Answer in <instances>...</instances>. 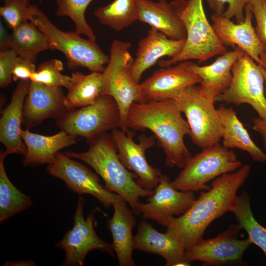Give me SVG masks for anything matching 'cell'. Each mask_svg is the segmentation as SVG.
I'll use <instances>...</instances> for the list:
<instances>
[{
  "instance_id": "cell-1",
  "label": "cell",
  "mask_w": 266,
  "mask_h": 266,
  "mask_svg": "<svg viewBox=\"0 0 266 266\" xmlns=\"http://www.w3.org/2000/svg\"><path fill=\"white\" fill-rule=\"evenodd\" d=\"M249 165L223 174L211 183V188L202 191L191 206L179 217L167 220L166 231L177 238L185 250L203 238L207 227L226 212H231L237 199V193L250 174Z\"/></svg>"
},
{
  "instance_id": "cell-2",
  "label": "cell",
  "mask_w": 266,
  "mask_h": 266,
  "mask_svg": "<svg viewBox=\"0 0 266 266\" xmlns=\"http://www.w3.org/2000/svg\"><path fill=\"white\" fill-rule=\"evenodd\" d=\"M126 123L128 130L152 132L166 154L167 167L182 168L192 157L184 140L190 128L174 99L133 102Z\"/></svg>"
},
{
  "instance_id": "cell-3",
  "label": "cell",
  "mask_w": 266,
  "mask_h": 266,
  "mask_svg": "<svg viewBox=\"0 0 266 266\" xmlns=\"http://www.w3.org/2000/svg\"><path fill=\"white\" fill-rule=\"evenodd\" d=\"M88 142L89 148L85 152L67 151L65 153L91 166L103 180L106 188L121 196L137 214L139 199L149 197L154 190L140 186L135 181V175L123 165L111 133L99 134Z\"/></svg>"
},
{
  "instance_id": "cell-4",
  "label": "cell",
  "mask_w": 266,
  "mask_h": 266,
  "mask_svg": "<svg viewBox=\"0 0 266 266\" xmlns=\"http://www.w3.org/2000/svg\"><path fill=\"white\" fill-rule=\"evenodd\" d=\"M169 3L183 22L187 37L181 52L172 58L159 61L160 67L191 60H198L200 63L228 51L207 19L202 0H173Z\"/></svg>"
},
{
  "instance_id": "cell-5",
  "label": "cell",
  "mask_w": 266,
  "mask_h": 266,
  "mask_svg": "<svg viewBox=\"0 0 266 266\" xmlns=\"http://www.w3.org/2000/svg\"><path fill=\"white\" fill-rule=\"evenodd\" d=\"M220 93L199 84L190 86L175 99L189 125L193 143L202 149L220 143L223 128L214 106Z\"/></svg>"
},
{
  "instance_id": "cell-6",
  "label": "cell",
  "mask_w": 266,
  "mask_h": 266,
  "mask_svg": "<svg viewBox=\"0 0 266 266\" xmlns=\"http://www.w3.org/2000/svg\"><path fill=\"white\" fill-rule=\"evenodd\" d=\"M33 23L47 36L50 50H57L64 54L68 69L74 70L84 67L91 72L103 71L109 57L96 41L82 38L75 32H64L59 29L36 5Z\"/></svg>"
},
{
  "instance_id": "cell-7",
  "label": "cell",
  "mask_w": 266,
  "mask_h": 266,
  "mask_svg": "<svg viewBox=\"0 0 266 266\" xmlns=\"http://www.w3.org/2000/svg\"><path fill=\"white\" fill-rule=\"evenodd\" d=\"M131 44L127 41L114 40L110 47L109 60L102 72V95L112 97L117 102L121 116L119 128L125 132L127 116L133 102H143L139 83L133 81L131 71L134 60L129 49Z\"/></svg>"
},
{
  "instance_id": "cell-8",
  "label": "cell",
  "mask_w": 266,
  "mask_h": 266,
  "mask_svg": "<svg viewBox=\"0 0 266 266\" xmlns=\"http://www.w3.org/2000/svg\"><path fill=\"white\" fill-rule=\"evenodd\" d=\"M242 166L233 151L219 143L192 156L171 184L182 191H206L211 188L208 182Z\"/></svg>"
},
{
  "instance_id": "cell-9",
  "label": "cell",
  "mask_w": 266,
  "mask_h": 266,
  "mask_svg": "<svg viewBox=\"0 0 266 266\" xmlns=\"http://www.w3.org/2000/svg\"><path fill=\"white\" fill-rule=\"evenodd\" d=\"M229 86L216 98V101L239 105L248 104L258 116L266 120V97L263 68L244 52L232 68Z\"/></svg>"
},
{
  "instance_id": "cell-10",
  "label": "cell",
  "mask_w": 266,
  "mask_h": 266,
  "mask_svg": "<svg viewBox=\"0 0 266 266\" xmlns=\"http://www.w3.org/2000/svg\"><path fill=\"white\" fill-rule=\"evenodd\" d=\"M120 113L115 100L101 95L95 102L78 109L68 111L56 120V125L67 133L86 139L119 128Z\"/></svg>"
},
{
  "instance_id": "cell-11",
  "label": "cell",
  "mask_w": 266,
  "mask_h": 266,
  "mask_svg": "<svg viewBox=\"0 0 266 266\" xmlns=\"http://www.w3.org/2000/svg\"><path fill=\"white\" fill-rule=\"evenodd\" d=\"M85 201L79 196L76 209L73 216V226L68 230L55 247L63 250L65 253L62 263L65 266H82L87 254L92 250H98L114 256L112 244L107 243L96 233V221L93 211L85 219L83 215Z\"/></svg>"
},
{
  "instance_id": "cell-12",
  "label": "cell",
  "mask_w": 266,
  "mask_h": 266,
  "mask_svg": "<svg viewBox=\"0 0 266 266\" xmlns=\"http://www.w3.org/2000/svg\"><path fill=\"white\" fill-rule=\"evenodd\" d=\"M46 170L51 176L64 181L72 192L80 195L90 194L107 209L123 199L103 186L99 177L86 166L72 160L65 153L59 152L54 162L48 164Z\"/></svg>"
},
{
  "instance_id": "cell-13",
  "label": "cell",
  "mask_w": 266,
  "mask_h": 266,
  "mask_svg": "<svg viewBox=\"0 0 266 266\" xmlns=\"http://www.w3.org/2000/svg\"><path fill=\"white\" fill-rule=\"evenodd\" d=\"M111 134L120 160L135 175L138 184L145 189L155 188L162 174L160 169L148 164L145 157L146 151L155 144L154 135L147 136L142 134L138 136L137 143L133 140L134 133L131 131L125 132L116 128L111 131Z\"/></svg>"
},
{
  "instance_id": "cell-14",
  "label": "cell",
  "mask_w": 266,
  "mask_h": 266,
  "mask_svg": "<svg viewBox=\"0 0 266 266\" xmlns=\"http://www.w3.org/2000/svg\"><path fill=\"white\" fill-rule=\"evenodd\" d=\"M241 229L238 224H233L212 238H202L185 250L186 260L189 263L201 261L204 266H220L242 261L243 255L252 242L249 237L238 238Z\"/></svg>"
},
{
  "instance_id": "cell-15",
  "label": "cell",
  "mask_w": 266,
  "mask_h": 266,
  "mask_svg": "<svg viewBox=\"0 0 266 266\" xmlns=\"http://www.w3.org/2000/svg\"><path fill=\"white\" fill-rule=\"evenodd\" d=\"M244 13L243 21L237 24L222 15L214 13L211 15V25L223 45L239 47L263 68L266 47L253 26L254 16L247 4Z\"/></svg>"
},
{
  "instance_id": "cell-16",
  "label": "cell",
  "mask_w": 266,
  "mask_h": 266,
  "mask_svg": "<svg viewBox=\"0 0 266 266\" xmlns=\"http://www.w3.org/2000/svg\"><path fill=\"white\" fill-rule=\"evenodd\" d=\"M196 199L194 192L175 189L169 178L162 174L148 202L139 203L137 214H141L145 219L153 220L166 227L168 218L184 214Z\"/></svg>"
},
{
  "instance_id": "cell-17",
  "label": "cell",
  "mask_w": 266,
  "mask_h": 266,
  "mask_svg": "<svg viewBox=\"0 0 266 266\" xmlns=\"http://www.w3.org/2000/svg\"><path fill=\"white\" fill-rule=\"evenodd\" d=\"M190 63L186 61L162 67L140 83L144 101L174 99L188 87L200 84L201 80L191 70Z\"/></svg>"
},
{
  "instance_id": "cell-18",
  "label": "cell",
  "mask_w": 266,
  "mask_h": 266,
  "mask_svg": "<svg viewBox=\"0 0 266 266\" xmlns=\"http://www.w3.org/2000/svg\"><path fill=\"white\" fill-rule=\"evenodd\" d=\"M68 111L62 87L48 86L31 81L23 108L22 124L26 129L47 119L57 120Z\"/></svg>"
},
{
  "instance_id": "cell-19",
  "label": "cell",
  "mask_w": 266,
  "mask_h": 266,
  "mask_svg": "<svg viewBox=\"0 0 266 266\" xmlns=\"http://www.w3.org/2000/svg\"><path fill=\"white\" fill-rule=\"evenodd\" d=\"M186 38L174 40L154 28L141 39L134 59L131 73L134 82L139 83L143 73L165 56L172 58L178 55L184 48Z\"/></svg>"
},
{
  "instance_id": "cell-20",
  "label": "cell",
  "mask_w": 266,
  "mask_h": 266,
  "mask_svg": "<svg viewBox=\"0 0 266 266\" xmlns=\"http://www.w3.org/2000/svg\"><path fill=\"white\" fill-rule=\"evenodd\" d=\"M30 83V79L19 81L0 119V141L5 147L2 151L6 156L13 154L24 155L27 152L21 135V126L23 105Z\"/></svg>"
},
{
  "instance_id": "cell-21",
  "label": "cell",
  "mask_w": 266,
  "mask_h": 266,
  "mask_svg": "<svg viewBox=\"0 0 266 266\" xmlns=\"http://www.w3.org/2000/svg\"><path fill=\"white\" fill-rule=\"evenodd\" d=\"M133 245L135 249L162 256L167 266H190L186 259V250L181 242L167 231L158 232L146 221L139 223Z\"/></svg>"
},
{
  "instance_id": "cell-22",
  "label": "cell",
  "mask_w": 266,
  "mask_h": 266,
  "mask_svg": "<svg viewBox=\"0 0 266 266\" xmlns=\"http://www.w3.org/2000/svg\"><path fill=\"white\" fill-rule=\"evenodd\" d=\"M21 135L27 147L22 161L23 166L26 167L50 164L59 151L77 141V136L62 130L54 135L46 136L26 129L21 130Z\"/></svg>"
},
{
  "instance_id": "cell-23",
  "label": "cell",
  "mask_w": 266,
  "mask_h": 266,
  "mask_svg": "<svg viewBox=\"0 0 266 266\" xmlns=\"http://www.w3.org/2000/svg\"><path fill=\"white\" fill-rule=\"evenodd\" d=\"M123 199L113 205V215L108 219L107 226L112 237V246L120 266H134L133 259L134 236L132 230L136 224L133 211L126 204Z\"/></svg>"
},
{
  "instance_id": "cell-24",
  "label": "cell",
  "mask_w": 266,
  "mask_h": 266,
  "mask_svg": "<svg viewBox=\"0 0 266 266\" xmlns=\"http://www.w3.org/2000/svg\"><path fill=\"white\" fill-rule=\"evenodd\" d=\"M137 20L147 24L161 32L169 38H186L184 25L167 0H138Z\"/></svg>"
},
{
  "instance_id": "cell-25",
  "label": "cell",
  "mask_w": 266,
  "mask_h": 266,
  "mask_svg": "<svg viewBox=\"0 0 266 266\" xmlns=\"http://www.w3.org/2000/svg\"><path fill=\"white\" fill-rule=\"evenodd\" d=\"M217 109L223 128L222 145L247 152L255 162H266V154L254 143L233 109L220 106Z\"/></svg>"
},
{
  "instance_id": "cell-26",
  "label": "cell",
  "mask_w": 266,
  "mask_h": 266,
  "mask_svg": "<svg viewBox=\"0 0 266 266\" xmlns=\"http://www.w3.org/2000/svg\"><path fill=\"white\" fill-rule=\"evenodd\" d=\"M244 52L238 47L220 55L212 64L199 66L191 61L190 68L201 80V85L213 89L220 94L230 84L232 68L237 59Z\"/></svg>"
},
{
  "instance_id": "cell-27",
  "label": "cell",
  "mask_w": 266,
  "mask_h": 266,
  "mask_svg": "<svg viewBox=\"0 0 266 266\" xmlns=\"http://www.w3.org/2000/svg\"><path fill=\"white\" fill-rule=\"evenodd\" d=\"M67 89L66 103L68 111L91 104L102 95V73L92 72L84 74L78 71L72 72Z\"/></svg>"
},
{
  "instance_id": "cell-28",
  "label": "cell",
  "mask_w": 266,
  "mask_h": 266,
  "mask_svg": "<svg viewBox=\"0 0 266 266\" xmlns=\"http://www.w3.org/2000/svg\"><path fill=\"white\" fill-rule=\"evenodd\" d=\"M11 49L18 56L34 62L39 53L50 50L46 35L33 22L28 21L13 30Z\"/></svg>"
},
{
  "instance_id": "cell-29",
  "label": "cell",
  "mask_w": 266,
  "mask_h": 266,
  "mask_svg": "<svg viewBox=\"0 0 266 266\" xmlns=\"http://www.w3.org/2000/svg\"><path fill=\"white\" fill-rule=\"evenodd\" d=\"M3 151L0 153V222L27 209L32 205L30 197L24 194L11 182L6 173Z\"/></svg>"
},
{
  "instance_id": "cell-30",
  "label": "cell",
  "mask_w": 266,
  "mask_h": 266,
  "mask_svg": "<svg viewBox=\"0 0 266 266\" xmlns=\"http://www.w3.org/2000/svg\"><path fill=\"white\" fill-rule=\"evenodd\" d=\"M138 0H114L97 8L94 15L102 25L120 31L137 20Z\"/></svg>"
},
{
  "instance_id": "cell-31",
  "label": "cell",
  "mask_w": 266,
  "mask_h": 266,
  "mask_svg": "<svg viewBox=\"0 0 266 266\" xmlns=\"http://www.w3.org/2000/svg\"><path fill=\"white\" fill-rule=\"evenodd\" d=\"M231 212L234 214L241 228L247 232L252 243L258 246L266 257V228L255 218L250 206V198L247 193L243 192L237 196Z\"/></svg>"
},
{
  "instance_id": "cell-32",
  "label": "cell",
  "mask_w": 266,
  "mask_h": 266,
  "mask_svg": "<svg viewBox=\"0 0 266 266\" xmlns=\"http://www.w3.org/2000/svg\"><path fill=\"white\" fill-rule=\"evenodd\" d=\"M57 6L56 14L60 17H68L74 23L75 32L86 35L88 39L96 41L95 33L87 23L85 17L86 10L94 0H54Z\"/></svg>"
},
{
  "instance_id": "cell-33",
  "label": "cell",
  "mask_w": 266,
  "mask_h": 266,
  "mask_svg": "<svg viewBox=\"0 0 266 266\" xmlns=\"http://www.w3.org/2000/svg\"><path fill=\"white\" fill-rule=\"evenodd\" d=\"M3 2L0 15L12 30L24 23L33 22L34 5L30 0H3Z\"/></svg>"
},
{
  "instance_id": "cell-34",
  "label": "cell",
  "mask_w": 266,
  "mask_h": 266,
  "mask_svg": "<svg viewBox=\"0 0 266 266\" xmlns=\"http://www.w3.org/2000/svg\"><path fill=\"white\" fill-rule=\"evenodd\" d=\"M63 64L59 60L52 59L42 63L32 75L31 81L38 82L48 86H60L67 88L70 77L61 73Z\"/></svg>"
},
{
  "instance_id": "cell-35",
  "label": "cell",
  "mask_w": 266,
  "mask_h": 266,
  "mask_svg": "<svg viewBox=\"0 0 266 266\" xmlns=\"http://www.w3.org/2000/svg\"><path fill=\"white\" fill-rule=\"evenodd\" d=\"M215 13L229 19L235 17L237 23L244 19V11L248 0H205Z\"/></svg>"
},
{
  "instance_id": "cell-36",
  "label": "cell",
  "mask_w": 266,
  "mask_h": 266,
  "mask_svg": "<svg viewBox=\"0 0 266 266\" xmlns=\"http://www.w3.org/2000/svg\"><path fill=\"white\" fill-rule=\"evenodd\" d=\"M256 21V32L266 47V0H248L247 3ZM266 66V52L265 57Z\"/></svg>"
},
{
  "instance_id": "cell-37",
  "label": "cell",
  "mask_w": 266,
  "mask_h": 266,
  "mask_svg": "<svg viewBox=\"0 0 266 266\" xmlns=\"http://www.w3.org/2000/svg\"><path fill=\"white\" fill-rule=\"evenodd\" d=\"M18 55L11 48L0 51V87H7L11 83L12 72Z\"/></svg>"
},
{
  "instance_id": "cell-38",
  "label": "cell",
  "mask_w": 266,
  "mask_h": 266,
  "mask_svg": "<svg viewBox=\"0 0 266 266\" xmlns=\"http://www.w3.org/2000/svg\"><path fill=\"white\" fill-rule=\"evenodd\" d=\"M36 71L34 62L18 56L13 72V80L30 79Z\"/></svg>"
},
{
  "instance_id": "cell-39",
  "label": "cell",
  "mask_w": 266,
  "mask_h": 266,
  "mask_svg": "<svg viewBox=\"0 0 266 266\" xmlns=\"http://www.w3.org/2000/svg\"><path fill=\"white\" fill-rule=\"evenodd\" d=\"M252 129L259 133L262 139L264 149L266 150V120L259 116L252 119Z\"/></svg>"
},
{
  "instance_id": "cell-40",
  "label": "cell",
  "mask_w": 266,
  "mask_h": 266,
  "mask_svg": "<svg viewBox=\"0 0 266 266\" xmlns=\"http://www.w3.org/2000/svg\"><path fill=\"white\" fill-rule=\"evenodd\" d=\"M11 48V34H10L3 24L0 23V49Z\"/></svg>"
},
{
  "instance_id": "cell-41",
  "label": "cell",
  "mask_w": 266,
  "mask_h": 266,
  "mask_svg": "<svg viewBox=\"0 0 266 266\" xmlns=\"http://www.w3.org/2000/svg\"><path fill=\"white\" fill-rule=\"evenodd\" d=\"M35 263L33 261L31 260L27 261H13L10 262L8 261L5 263V265L3 266H35Z\"/></svg>"
},
{
  "instance_id": "cell-42",
  "label": "cell",
  "mask_w": 266,
  "mask_h": 266,
  "mask_svg": "<svg viewBox=\"0 0 266 266\" xmlns=\"http://www.w3.org/2000/svg\"><path fill=\"white\" fill-rule=\"evenodd\" d=\"M264 76L265 79V83L266 84V66L263 68Z\"/></svg>"
}]
</instances>
